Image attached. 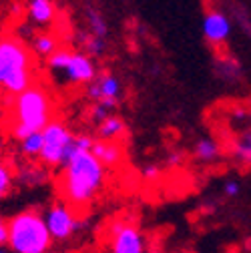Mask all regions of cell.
I'll use <instances>...</instances> for the list:
<instances>
[{
	"label": "cell",
	"instance_id": "1",
	"mask_svg": "<svg viewBox=\"0 0 251 253\" xmlns=\"http://www.w3.org/2000/svg\"><path fill=\"white\" fill-rule=\"evenodd\" d=\"M107 169L99 163V159L90 151L75 153L69 163H65L56 183L58 193L67 205L75 211L88 207V203L97 197V193L105 185Z\"/></svg>",
	"mask_w": 251,
	"mask_h": 253
},
{
	"label": "cell",
	"instance_id": "2",
	"mask_svg": "<svg viewBox=\"0 0 251 253\" xmlns=\"http://www.w3.org/2000/svg\"><path fill=\"white\" fill-rule=\"evenodd\" d=\"M52 113L54 103L50 92L41 84H33L12 97L8 105V131L16 141L42 133L44 126L52 121Z\"/></svg>",
	"mask_w": 251,
	"mask_h": 253
},
{
	"label": "cell",
	"instance_id": "3",
	"mask_svg": "<svg viewBox=\"0 0 251 253\" xmlns=\"http://www.w3.org/2000/svg\"><path fill=\"white\" fill-rule=\"evenodd\" d=\"M33 54L28 46L16 37H2L0 39V88L16 97L28 86H33Z\"/></svg>",
	"mask_w": 251,
	"mask_h": 253
},
{
	"label": "cell",
	"instance_id": "4",
	"mask_svg": "<svg viewBox=\"0 0 251 253\" xmlns=\"http://www.w3.org/2000/svg\"><path fill=\"white\" fill-rule=\"evenodd\" d=\"M52 237L44 217L33 209L8 219V247L14 253H46Z\"/></svg>",
	"mask_w": 251,
	"mask_h": 253
},
{
	"label": "cell",
	"instance_id": "5",
	"mask_svg": "<svg viewBox=\"0 0 251 253\" xmlns=\"http://www.w3.org/2000/svg\"><path fill=\"white\" fill-rule=\"evenodd\" d=\"M75 135L60 119H52L42 131V151L41 161L44 167H62L69 147L73 145Z\"/></svg>",
	"mask_w": 251,
	"mask_h": 253
},
{
	"label": "cell",
	"instance_id": "6",
	"mask_svg": "<svg viewBox=\"0 0 251 253\" xmlns=\"http://www.w3.org/2000/svg\"><path fill=\"white\" fill-rule=\"evenodd\" d=\"M42 217H44V223L50 231V237L54 241H67L79 229H83V221L77 217V211L71 205H67L65 201L52 203Z\"/></svg>",
	"mask_w": 251,
	"mask_h": 253
},
{
	"label": "cell",
	"instance_id": "7",
	"mask_svg": "<svg viewBox=\"0 0 251 253\" xmlns=\"http://www.w3.org/2000/svg\"><path fill=\"white\" fill-rule=\"evenodd\" d=\"M111 253H145V237L135 223L115 221L111 227Z\"/></svg>",
	"mask_w": 251,
	"mask_h": 253
},
{
	"label": "cell",
	"instance_id": "8",
	"mask_svg": "<svg viewBox=\"0 0 251 253\" xmlns=\"http://www.w3.org/2000/svg\"><path fill=\"white\" fill-rule=\"evenodd\" d=\"M229 33H231V22L227 14L219 8H209L203 18V35L207 42L213 46H219L229 39Z\"/></svg>",
	"mask_w": 251,
	"mask_h": 253
},
{
	"label": "cell",
	"instance_id": "9",
	"mask_svg": "<svg viewBox=\"0 0 251 253\" xmlns=\"http://www.w3.org/2000/svg\"><path fill=\"white\" fill-rule=\"evenodd\" d=\"M62 75H65V79L69 83H75V84L86 83V84H90L97 79V67H95V62H92V58L88 54L75 52L71 62H69V67L62 71Z\"/></svg>",
	"mask_w": 251,
	"mask_h": 253
},
{
	"label": "cell",
	"instance_id": "10",
	"mask_svg": "<svg viewBox=\"0 0 251 253\" xmlns=\"http://www.w3.org/2000/svg\"><path fill=\"white\" fill-rule=\"evenodd\" d=\"M86 92H88V97L95 99L97 103L109 101V99H117L119 92H121V83H119V79H115L113 75L105 73V75H99L95 81L88 84Z\"/></svg>",
	"mask_w": 251,
	"mask_h": 253
},
{
	"label": "cell",
	"instance_id": "11",
	"mask_svg": "<svg viewBox=\"0 0 251 253\" xmlns=\"http://www.w3.org/2000/svg\"><path fill=\"white\" fill-rule=\"evenodd\" d=\"M90 153L97 157L99 163L105 167V169H113L117 165H121L123 161V149L117 141H95V145H92Z\"/></svg>",
	"mask_w": 251,
	"mask_h": 253
},
{
	"label": "cell",
	"instance_id": "12",
	"mask_svg": "<svg viewBox=\"0 0 251 253\" xmlns=\"http://www.w3.org/2000/svg\"><path fill=\"white\" fill-rule=\"evenodd\" d=\"M28 14L39 24H48L56 16V6L52 0H30Z\"/></svg>",
	"mask_w": 251,
	"mask_h": 253
},
{
	"label": "cell",
	"instance_id": "13",
	"mask_svg": "<svg viewBox=\"0 0 251 253\" xmlns=\"http://www.w3.org/2000/svg\"><path fill=\"white\" fill-rule=\"evenodd\" d=\"M219 155H221V147L215 139L203 137L195 143V157L201 163H213L215 159H219Z\"/></svg>",
	"mask_w": 251,
	"mask_h": 253
},
{
	"label": "cell",
	"instance_id": "14",
	"mask_svg": "<svg viewBox=\"0 0 251 253\" xmlns=\"http://www.w3.org/2000/svg\"><path fill=\"white\" fill-rule=\"evenodd\" d=\"M125 133V123L121 117L111 115L109 119H105L99 125V139L101 141H115L117 137H121Z\"/></svg>",
	"mask_w": 251,
	"mask_h": 253
},
{
	"label": "cell",
	"instance_id": "15",
	"mask_svg": "<svg viewBox=\"0 0 251 253\" xmlns=\"http://www.w3.org/2000/svg\"><path fill=\"white\" fill-rule=\"evenodd\" d=\"M18 177L24 185H41L48 179V167H44V165H26V167L20 169Z\"/></svg>",
	"mask_w": 251,
	"mask_h": 253
},
{
	"label": "cell",
	"instance_id": "16",
	"mask_svg": "<svg viewBox=\"0 0 251 253\" xmlns=\"http://www.w3.org/2000/svg\"><path fill=\"white\" fill-rule=\"evenodd\" d=\"M58 48H60L58 41L52 35H39L33 41V52L39 54V56H44V58H50Z\"/></svg>",
	"mask_w": 251,
	"mask_h": 253
},
{
	"label": "cell",
	"instance_id": "17",
	"mask_svg": "<svg viewBox=\"0 0 251 253\" xmlns=\"http://www.w3.org/2000/svg\"><path fill=\"white\" fill-rule=\"evenodd\" d=\"M231 153L239 163L251 165V131H247L239 139H235V143L231 147Z\"/></svg>",
	"mask_w": 251,
	"mask_h": 253
},
{
	"label": "cell",
	"instance_id": "18",
	"mask_svg": "<svg viewBox=\"0 0 251 253\" xmlns=\"http://www.w3.org/2000/svg\"><path fill=\"white\" fill-rule=\"evenodd\" d=\"M18 151L24 155V157H30V159H37L41 157V151H42V133H35L22 141H18Z\"/></svg>",
	"mask_w": 251,
	"mask_h": 253
},
{
	"label": "cell",
	"instance_id": "19",
	"mask_svg": "<svg viewBox=\"0 0 251 253\" xmlns=\"http://www.w3.org/2000/svg\"><path fill=\"white\" fill-rule=\"evenodd\" d=\"M86 16H88V28H90V35L92 37H99V39H105L107 33H109V26H107V20L103 18V14L95 8H88L86 10Z\"/></svg>",
	"mask_w": 251,
	"mask_h": 253
},
{
	"label": "cell",
	"instance_id": "20",
	"mask_svg": "<svg viewBox=\"0 0 251 253\" xmlns=\"http://www.w3.org/2000/svg\"><path fill=\"white\" fill-rule=\"evenodd\" d=\"M73 50L71 48H58L50 58H46V65L50 71H56V73H62L67 67H69V62L73 58Z\"/></svg>",
	"mask_w": 251,
	"mask_h": 253
},
{
	"label": "cell",
	"instance_id": "21",
	"mask_svg": "<svg viewBox=\"0 0 251 253\" xmlns=\"http://www.w3.org/2000/svg\"><path fill=\"white\" fill-rule=\"evenodd\" d=\"M12 185H14V171L8 163L0 161V199H4L10 195L12 191Z\"/></svg>",
	"mask_w": 251,
	"mask_h": 253
},
{
	"label": "cell",
	"instance_id": "22",
	"mask_svg": "<svg viewBox=\"0 0 251 253\" xmlns=\"http://www.w3.org/2000/svg\"><path fill=\"white\" fill-rule=\"evenodd\" d=\"M84 42V48H86V54L88 56H97L105 50V39H99V37H84L83 39Z\"/></svg>",
	"mask_w": 251,
	"mask_h": 253
},
{
	"label": "cell",
	"instance_id": "23",
	"mask_svg": "<svg viewBox=\"0 0 251 253\" xmlns=\"http://www.w3.org/2000/svg\"><path fill=\"white\" fill-rule=\"evenodd\" d=\"M223 193H225L227 197H237V195L241 193V185H239V181H235V179L227 181L225 187H223Z\"/></svg>",
	"mask_w": 251,
	"mask_h": 253
},
{
	"label": "cell",
	"instance_id": "24",
	"mask_svg": "<svg viewBox=\"0 0 251 253\" xmlns=\"http://www.w3.org/2000/svg\"><path fill=\"white\" fill-rule=\"evenodd\" d=\"M8 243V221L0 215V245Z\"/></svg>",
	"mask_w": 251,
	"mask_h": 253
},
{
	"label": "cell",
	"instance_id": "25",
	"mask_svg": "<svg viewBox=\"0 0 251 253\" xmlns=\"http://www.w3.org/2000/svg\"><path fill=\"white\" fill-rule=\"evenodd\" d=\"M145 179H155V177H159V167H155V165H149L145 171H143Z\"/></svg>",
	"mask_w": 251,
	"mask_h": 253
},
{
	"label": "cell",
	"instance_id": "26",
	"mask_svg": "<svg viewBox=\"0 0 251 253\" xmlns=\"http://www.w3.org/2000/svg\"><path fill=\"white\" fill-rule=\"evenodd\" d=\"M183 161V153H171L169 157H167V163L169 165H179Z\"/></svg>",
	"mask_w": 251,
	"mask_h": 253
},
{
	"label": "cell",
	"instance_id": "27",
	"mask_svg": "<svg viewBox=\"0 0 251 253\" xmlns=\"http://www.w3.org/2000/svg\"><path fill=\"white\" fill-rule=\"evenodd\" d=\"M149 253H167V251H163V249H161V247H155V249H151V251H149Z\"/></svg>",
	"mask_w": 251,
	"mask_h": 253
},
{
	"label": "cell",
	"instance_id": "28",
	"mask_svg": "<svg viewBox=\"0 0 251 253\" xmlns=\"http://www.w3.org/2000/svg\"><path fill=\"white\" fill-rule=\"evenodd\" d=\"M0 253H6V249H4L2 245H0Z\"/></svg>",
	"mask_w": 251,
	"mask_h": 253
},
{
	"label": "cell",
	"instance_id": "29",
	"mask_svg": "<svg viewBox=\"0 0 251 253\" xmlns=\"http://www.w3.org/2000/svg\"><path fill=\"white\" fill-rule=\"evenodd\" d=\"M2 145H4V141H2V139H0V149H2Z\"/></svg>",
	"mask_w": 251,
	"mask_h": 253
}]
</instances>
